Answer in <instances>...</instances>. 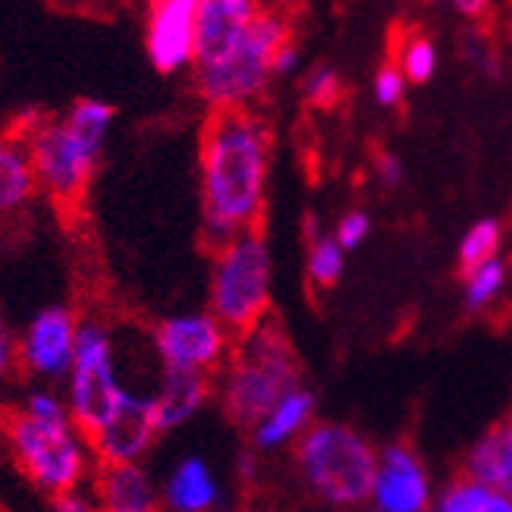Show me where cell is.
Returning <instances> with one entry per match:
<instances>
[{"label": "cell", "instance_id": "6da1fadb", "mask_svg": "<svg viewBox=\"0 0 512 512\" xmlns=\"http://www.w3.org/2000/svg\"><path fill=\"white\" fill-rule=\"evenodd\" d=\"M271 170V132L246 107H217L202 132V233L214 246L258 230Z\"/></svg>", "mask_w": 512, "mask_h": 512}, {"label": "cell", "instance_id": "7a4b0ae2", "mask_svg": "<svg viewBox=\"0 0 512 512\" xmlns=\"http://www.w3.org/2000/svg\"><path fill=\"white\" fill-rule=\"evenodd\" d=\"M302 384V365L286 327L267 318L236 340L230 362L214 381V399L239 428H252L283 393Z\"/></svg>", "mask_w": 512, "mask_h": 512}, {"label": "cell", "instance_id": "3957f363", "mask_svg": "<svg viewBox=\"0 0 512 512\" xmlns=\"http://www.w3.org/2000/svg\"><path fill=\"white\" fill-rule=\"evenodd\" d=\"M377 453L381 450L346 421H315L293 447V462L305 491L318 503L352 512L371 503Z\"/></svg>", "mask_w": 512, "mask_h": 512}, {"label": "cell", "instance_id": "277c9868", "mask_svg": "<svg viewBox=\"0 0 512 512\" xmlns=\"http://www.w3.org/2000/svg\"><path fill=\"white\" fill-rule=\"evenodd\" d=\"M274 302V252L261 230L239 233L214 252L208 311L239 340L271 318Z\"/></svg>", "mask_w": 512, "mask_h": 512}, {"label": "cell", "instance_id": "5b68a950", "mask_svg": "<svg viewBox=\"0 0 512 512\" xmlns=\"http://www.w3.org/2000/svg\"><path fill=\"white\" fill-rule=\"evenodd\" d=\"M7 443L13 459L26 478L48 497L76 494L98 472V459L92 443L76 428L73 418L66 421H38L16 412L7 418Z\"/></svg>", "mask_w": 512, "mask_h": 512}, {"label": "cell", "instance_id": "8992f818", "mask_svg": "<svg viewBox=\"0 0 512 512\" xmlns=\"http://www.w3.org/2000/svg\"><path fill=\"white\" fill-rule=\"evenodd\" d=\"M126 393V384L120 381L117 371V349H114V333L104 321L85 318L79 324V340H76V362L66 377V406L76 421V428L92 437L98 434L110 415L117 412L120 399Z\"/></svg>", "mask_w": 512, "mask_h": 512}, {"label": "cell", "instance_id": "52a82bcc", "mask_svg": "<svg viewBox=\"0 0 512 512\" xmlns=\"http://www.w3.org/2000/svg\"><path fill=\"white\" fill-rule=\"evenodd\" d=\"M22 142L29 148L38 189L48 192L63 208L79 205L95 176L104 139L85 136V132L70 126L63 117V120L35 123L22 136Z\"/></svg>", "mask_w": 512, "mask_h": 512}, {"label": "cell", "instance_id": "ba28073f", "mask_svg": "<svg viewBox=\"0 0 512 512\" xmlns=\"http://www.w3.org/2000/svg\"><path fill=\"white\" fill-rule=\"evenodd\" d=\"M151 346L161 368L220 374L236 349V337L211 311H183L164 318L151 333Z\"/></svg>", "mask_w": 512, "mask_h": 512}, {"label": "cell", "instance_id": "9c48e42d", "mask_svg": "<svg viewBox=\"0 0 512 512\" xmlns=\"http://www.w3.org/2000/svg\"><path fill=\"white\" fill-rule=\"evenodd\" d=\"M79 318L66 305H44L19 333V368L38 381H66L76 362Z\"/></svg>", "mask_w": 512, "mask_h": 512}, {"label": "cell", "instance_id": "30bf717a", "mask_svg": "<svg viewBox=\"0 0 512 512\" xmlns=\"http://www.w3.org/2000/svg\"><path fill=\"white\" fill-rule=\"evenodd\" d=\"M434 500V478L412 443L393 440L381 447L368 506L381 512H431Z\"/></svg>", "mask_w": 512, "mask_h": 512}, {"label": "cell", "instance_id": "8fae6325", "mask_svg": "<svg viewBox=\"0 0 512 512\" xmlns=\"http://www.w3.org/2000/svg\"><path fill=\"white\" fill-rule=\"evenodd\" d=\"M252 0H198L195 19V79L230 66L249 38L255 19Z\"/></svg>", "mask_w": 512, "mask_h": 512}, {"label": "cell", "instance_id": "7c38bea8", "mask_svg": "<svg viewBox=\"0 0 512 512\" xmlns=\"http://www.w3.org/2000/svg\"><path fill=\"white\" fill-rule=\"evenodd\" d=\"M161 437L158 421H154V396L126 387L117 412L107 425L88 437L98 465H129L145 462L154 440Z\"/></svg>", "mask_w": 512, "mask_h": 512}, {"label": "cell", "instance_id": "4fadbf2b", "mask_svg": "<svg viewBox=\"0 0 512 512\" xmlns=\"http://www.w3.org/2000/svg\"><path fill=\"white\" fill-rule=\"evenodd\" d=\"M198 0H148V54L161 73H176L195 57Z\"/></svg>", "mask_w": 512, "mask_h": 512}, {"label": "cell", "instance_id": "5bb4252c", "mask_svg": "<svg viewBox=\"0 0 512 512\" xmlns=\"http://www.w3.org/2000/svg\"><path fill=\"white\" fill-rule=\"evenodd\" d=\"M315 421H318V396L311 387L299 384L289 393H283L277 403L264 412V418L249 428V447L258 456L293 450L311 431Z\"/></svg>", "mask_w": 512, "mask_h": 512}, {"label": "cell", "instance_id": "9a60e30c", "mask_svg": "<svg viewBox=\"0 0 512 512\" xmlns=\"http://www.w3.org/2000/svg\"><path fill=\"white\" fill-rule=\"evenodd\" d=\"M224 506V484L214 465L198 456H180L161 481V509L167 512H217Z\"/></svg>", "mask_w": 512, "mask_h": 512}, {"label": "cell", "instance_id": "2e32d148", "mask_svg": "<svg viewBox=\"0 0 512 512\" xmlns=\"http://www.w3.org/2000/svg\"><path fill=\"white\" fill-rule=\"evenodd\" d=\"M92 494L104 512H158L161 481L148 472L145 462L98 465L92 478Z\"/></svg>", "mask_w": 512, "mask_h": 512}, {"label": "cell", "instance_id": "e0dca14e", "mask_svg": "<svg viewBox=\"0 0 512 512\" xmlns=\"http://www.w3.org/2000/svg\"><path fill=\"white\" fill-rule=\"evenodd\" d=\"M154 396V421L161 434H173L198 418L214 399V377L195 371H170L161 368V381Z\"/></svg>", "mask_w": 512, "mask_h": 512}, {"label": "cell", "instance_id": "ac0fdd59", "mask_svg": "<svg viewBox=\"0 0 512 512\" xmlns=\"http://www.w3.org/2000/svg\"><path fill=\"white\" fill-rule=\"evenodd\" d=\"M462 469L494 494L512 497V418L500 421L472 443Z\"/></svg>", "mask_w": 512, "mask_h": 512}, {"label": "cell", "instance_id": "d6986e66", "mask_svg": "<svg viewBox=\"0 0 512 512\" xmlns=\"http://www.w3.org/2000/svg\"><path fill=\"white\" fill-rule=\"evenodd\" d=\"M38 192L29 148L19 136H0V224L26 208Z\"/></svg>", "mask_w": 512, "mask_h": 512}, {"label": "cell", "instance_id": "ffe728a7", "mask_svg": "<svg viewBox=\"0 0 512 512\" xmlns=\"http://www.w3.org/2000/svg\"><path fill=\"white\" fill-rule=\"evenodd\" d=\"M346 249L340 246V239L333 233H315L308 239L305 252V274L318 289H330L343 280L346 271Z\"/></svg>", "mask_w": 512, "mask_h": 512}, {"label": "cell", "instance_id": "44dd1931", "mask_svg": "<svg viewBox=\"0 0 512 512\" xmlns=\"http://www.w3.org/2000/svg\"><path fill=\"white\" fill-rule=\"evenodd\" d=\"M506 280H509V267L503 258H491L472 267V271L465 274V305H469V311L491 308L506 289Z\"/></svg>", "mask_w": 512, "mask_h": 512}, {"label": "cell", "instance_id": "7402d4cb", "mask_svg": "<svg viewBox=\"0 0 512 512\" xmlns=\"http://www.w3.org/2000/svg\"><path fill=\"white\" fill-rule=\"evenodd\" d=\"M500 239H503V230L494 217L475 220V224L465 230V236L459 239V249H456L462 271L469 274L472 267L491 261V258H500Z\"/></svg>", "mask_w": 512, "mask_h": 512}, {"label": "cell", "instance_id": "603a6c76", "mask_svg": "<svg viewBox=\"0 0 512 512\" xmlns=\"http://www.w3.org/2000/svg\"><path fill=\"white\" fill-rule=\"evenodd\" d=\"M491 497H494L491 487H484L481 481L462 475L437 494L434 512H484Z\"/></svg>", "mask_w": 512, "mask_h": 512}, {"label": "cell", "instance_id": "cb8c5ba5", "mask_svg": "<svg viewBox=\"0 0 512 512\" xmlns=\"http://www.w3.org/2000/svg\"><path fill=\"white\" fill-rule=\"evenodd\" d=\"M434 63H437V54L431 48V41L415 38V41H409L406 57H403V76L409 82H428L434 73Z\"/></svg>", "mask_w": 512, "mask_h": 512}, {"label": "cell", "instance_id": "d4e9b609", "mask_svg": "<svg viewBox=\"0 0 512 512\" xmlns=\"http://www.w3.org/2000/svg\"><path fill=\"white\" fill-rule=\"evenodd\" d=\"M333 236L340 239V246H343L346 252L359 249L362 242L371 236V217H368V211H346V214L337 220V230H333Z\"/></svg>", "mask_w": 512, "mask_h": 512}, {"label": "cell", "instance_id": "484cf974", "mask_svg": "<svg viewBox=\"0 0 512 512\" xmlns=\"http://www.w3.org/2000/svg\"><path fill=\"white\" fill-rule=\"evenodd\" d=\"M305 95L311 104H318V107H330L333 101H337L340 95V76L327 70V66H321V70H315L308 76L305 82Z\"/></svg>", "mask_w": 512, "mask_h": 512}, {"label": "cell", "instance_id": "4316f807", "mask_svg": "<svg viewBox=\"0 0 512 512\" xmlns=\"http://www.w3.org/2000/svg\"><path fill=\"white\" fill-rule=\"evenodd\" d=\"M403 92H406V76L403 70H396L393 63H387L381 73L374 79V98L381 101L384 107H396L403 101Z\"/></svg>", "mask_w": 512, "mask_h": 512}, {"label": "cell", "instance_id": "83f0119b", "mask_svg": "<svg viewBox=\"0 0 512 512\" xmlns=\"http://www.w3.org/2000/svg\"><path fill=\"white\" fill-rule=\"evenodd\" d=\"M19 368V337L10 330L7 318L0 315V384Z\"/></svg>", "mask_w": 512, "mask_h": 512}, {"label": "cell", "instance_id": "f1b7e54d", "mask_svg": "<svg viewBox=\"0 0 512 512\" xmlns=\"http://www.w3.org/2000/svg\"><path fill=\"white\" fill-rule=\"evenodd\" d=\"M54 512H104V506L95 500V494H85V491H76V494H63L54 500Z\"/></svg>", "mask_w": 512, "mask_h": 512}, {"label": "cell", "instance_id": "f546056e", "mask_svg": "<svg viewBox=\"0 0 512 512\" xmlns=\"http://www.w3.org/2000/svg\"><path fill=\"white\" fill-rule=\"evenodd\" d=\"M377 176H381V183L387 189H396L403 183V164H399V158H393V154H381V158H377Z\"/></svg>", "mask_w": 512, "mask_h": 512}, {"label": "cell", "instance_id": "4dcf8cb0", "mask_svg": "<svg viewBox=\"0 0 512 512\" xmlns=\"http://www.w3.org/2000/svg\"><path fill=\"white\" fill-rule=\"evenodd\" d=\"M296 60H299V48H296V44H286V48L274 60V73H289L296 66Z\"/></svg>", "mask_w": 512, "mask_h": 512}, {"label": "cell", "instance_id": "1f68e13d", "mask_svg": "<svg viewBox=\"0 0 512 512\" xmlns=\"http://www.w3.org/2000/svg\"><path fill=\"white\" fill-rule=\"evenodd\" d=\"M456 10L465 13V16H481L487 10V0H453Z\"/></svg>", "mask_w": 512, "mask_h": 512}, {"label": "cell", "instance_id": "d6a6232c", "mask_svg": "<svg viewBox=\"0 0 512 512\" xmlns=\"http://www.w3.org/2000/svg\"><path fill=\"white\" fill-rule=\"evenodd\" d=\"M484 512H512V497H503V494H494L491 503H487Z\"/></svg>", "mask_w": 512, "mask_h": 512}, {"label": "cell", "instance_id": "836d02e7", "mask_svg": "<svg viewBox=\"0 0 512 512\" xmlns=\"http://www.w3.org/2000/svg\"><path fill=\"white\" fill-rule=\"evenodd\" d=\"M365 512H381V509H374V506H365Z\"/></svg>", "mask_w": 512, "mask_h": 512}, {"label": "cell", "instance_id": "e575fe53", "mask_svg": "<svg viewBox=\"0 0 512 512\" xmlns=\"http://www.w3.org/2000/svg\"><path fill=\"white\" fill-rule=\"evenodd\" d=\"M431 512H434V509H431Z\"/></svg>", "mask_w": 512, "mask_h": 512}]
</instances>
